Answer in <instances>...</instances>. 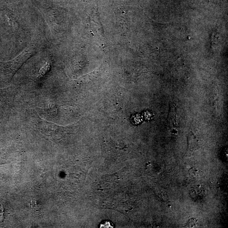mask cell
Listing matches in <instances>:
<instances>
[{"label":"cell","instance_id":"obj_4","mask_svg":"<svg viewBox=\"0 0 228 228\" xmlns=\"http://www.w3.org/2000/svg\"><path fill=\"white\" fill-rule=\"evenodd\" d=\"M3 213H4V208H3V205L2 204H0V220L1 222H3L4 220Z\"/></svg>","mask_w":228,"mask_h":228},{"label":"cell","instance_id":"obj_6","mask_svg":"<svg viewBox=\"0 0 228 228\" xmlns=\"http://www.w3.org/2000/svg\"><path fill=\"white\" fill-rule=\"evenodd\" d=\"M201 186L199 184L197 185V187H200Z\"/></svg>","mask_w":228,"mask_h":228},{"label":"cell","instance_id":"obj_2","mask_svg":"<svg viewBox=\"0 0 228 228\" xmlns=\"http://www.w3.org/2000/svg\"><path fill=\"white\" fill-rule=\"evenodd\" d=\"M101 228H113L114 225L113 223L111 222L107 221H103L100 224Z\"/></svg>","mask_w":228,"mask_h":228},{"label":"cell","instance_id":"obj_7","mask_svg":"<svg viewBox=\"0 0 228 228\" xmlns=\"http://www.w3.org/2000/svg\"><path fill=\"white\" fill-rule=\"evenodd\" d=\"M195 171H198V170H195Z\"/></svg>","mask_w":228,"mask_h":228},{"label":"cell","instance_id":"obj_3","mask_svg":"<svg viewBox=\"0 0 228 228\" xmlns=\"http://www.w3.org/2000/svg\"><path fill=\"white\" fill-rule=\"evenodd\" d=\"M38 202L36 201H32L31 202V206L32 208V209H34L35 210V209H39V204H38Z\"/></svg>","mask_w":228,"mask_h":228},{"label":"cell","instance_id":"obj_1","mask_svg":"<svg viewBox=\"0 0 228 228\" xmlns=\"http://www.w3.org/2000/svg\"><path fill=\"white\" fill-rule=\"evenodd\" d=\"M31 52L25 51L13 60L8 62L10 67L9 68L12 72L15 73L23 65V64L31 57Z\"/></svg>","mask_w":228,"mask_h":228},{"label":"cell","instance_id":"obj_5","mask_svg":"<svg viewBox=\"0 0 228 228\" xmlns=\"http://www.w3.org/2000/svg\"><path fill=\"white\" fill-rule=\"evenodd\" d=\"M168 206L169 207H171V205H170V204H169V205H168Z\"/></svg>","mask_w":228,"mask_h":228}]
</instances>
